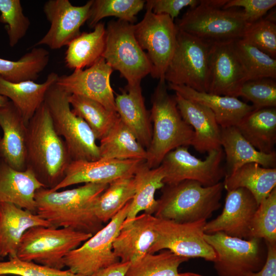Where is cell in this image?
Masks as SVG:
<instances>
[{
  "label": "cell",
  "instance_id": "cell-1",
  "mask_svg": "<svg viewBox=\"0 0 276 276\" xmlns=\"http://www.w3.org/2000/svg\"><path fill=\"white\" fill-rule=\"evenodd\" d=\"M108 185L86 183L61 191L41 188L35 194L36 213L53 227L94 235L103 227L95 213L96 201Z\"/></svg>",
  "mask_w": 276,
  "mask_h": 276
},
{
  "label": "cell",
  "instance_id": "cell-2",
  "mask_svg": "<svg viewBox=\"0 0 276 276\" xmlns=\"http://www.w3.org/2000/svg\"><path fill=\"white\" fill-rule=\"evenodd\" d=\"M27 126V168L46 188H52L63 178L72 160L64 141L54 129L44 102Z\"/></svg>",
  "mask_w": 276,
  "mask_h": 276
},
{
  "label": "cell",
  "instance_id": "cell-3",
  "mask_svg": "<svg viewBox=\"0 0 276 276\" xmlns=\"http://www.w3.org/2000/svg\"><path fill=\"white\" fill-rule=\"evenodd\" d=\"M150 118L152 125V139L146 149V165L158 167L165 156L181 146H192L194 131L182 119L174 96L168 92L165 79L159 80L151 97Z\"/></svg>",
  "mask_w": 276,
  "mask_h": 276
},
{
  "label": "cell",
  "instance_id": "cell-4",
  "mask_svg": "<svg viewBox=\"0 0 276 276\" xmlns=\"http://www.w3.org/2000/svg\"><path fill=\"white\" fill-rule=\"evenodd\" d=\"M223 189L222 182L209 187L191 180L165 185L154 216L179 223L206 220L220 207Z\"/></svg>",
  "mask_w": 276,
  "mask_h": 276
},
{
  "label": "cell",
  "instance_id": "cell-5",
  "mask_svg": "<svg viewBox=\"0 0 276 276\" xmlns=\"http://www.w3.org/2000/svg\"><path fill=\"white\" fill-rule=\"evenodd\" d=\"M227 0H200L175 21L181 31L211 43L242 38L249 24L243 10L223 9Z\"/></svg>",
  "mask_w": 276,
  "mask_h": 276
},
{
  "label": "cell",
  "instance_id": "cell-6",
  "mask_svg": "<svg viewBox=\"0 0 276 276\" xmlns=\"http://www.w3.org/2000/svg\"><path fill=\"white\" fill-rule=\"evenodd\" d=\"M70 95L56 83L47 92L44 102L54 129L64 141L72 161L97 160L100 158L97 140L85 121L73 112Z\"/></svg>",
  "mask_w": 276,
  "mask_h": 276
},
{
  "label": "cell",
  "instance_id": "cell-7",
  "mask_svg": "<svg viewBox=\"0 0 276 276\" xmlns=\"http://www.w3.org/2000/svg\"><path fill=\"white\" fill-rule=\"evenodd\" d=\"M92 236L70 228L33 227L23 235L16 256L21 260L63 269L65 257Z\"/></svg>",
  "mask_w": 276,
  "mask_h": 276
},
{
  "label": "cell",
  "instance_id": "cell-8",
  "mask_svg": "<svg viewBox=\"0 0 276 276\" xmlns=\"http://www.w3.org/2000/svg\"><path fill=\"white\" fill-rule=\"evenodd\" d=\"M133 25L119 19L109 21L102 55L113 70L118 71L127 80L128 86L141 84L152 71L146 53L136 39Z\"/></svg>",
  "mask_w": 276,
  "mask_h": 276
},
{
  "label": "cell",
  "instance_id": "cell-9",
  "mask_svg": "<svg viewBox=\"0 0 276 276\" xmlns=\"http://www.w3.org/2000/svg\"><path fill=\"white\" fill-rule=\"evenodd\" d=\"M212 43L178 29L174 52L164 75L165 81L208 93Z\"/></svg>",
  "mask_w": 276,
  "mask_h": 276
},
{
  "label": "cell",
  "instance_id": "cell-10",
  "mask_svg": "<svg viewBox=\"0 0 276 276\" xmlns=\"http://www.w3.org/2000/svg\"><path fill=\"white\" fill-rule=\"evenodd\" d=\"M130 202H128L106 226L70 251L64 259L65 267L74 273L89 276L119 262L113 250V243L127 217Z\"/></svg>",
  "mask_w": 276,
  "mask_h": 276
},
{
  "label": "cell",
  "instance_id": "cell-11",
  "mask_svg": "<svg viewBox=\"0 0 276 276\" xmlns=\"http://www.w3.org/2000/svg\"><path fill=\"white\" fill-rule=\"evenodd\" d=\"M204 238L217 254L214 268L219 276H245L259 271L265 263L261 239H244L221 232L204 234Z\"/></svg>",
  "mask_w": 276,
  "mask_h": 276
},
{
  "label": "cell",
  "instance_id": "cell-12",
  "mask_svg": "<svg viewBox=\"0 0 276 276\" xmlns=\"http://www.w3.org/2000/svg\"><path fill=\"white\" fill-rule=\"evenodd\" d=\"M146 9L143 19L133 25L134 33L140 47L147 52L151 76L163 79L174 52L178 29L169 15Z\"/></svg>",
  "mask_w": 276,
  "mask_h": 276
},
{
  "label": "cell",
  "instance_id": "cell-13",
  "mask_svg": "<svg viewBox=\"0 0 276 276\" xmlns=\"http://www.w3.org/2000/svg\"><path fill=\"white\" fill-rule=\"evenodd\" d=\"M206 223L204 220L179 223L155 217L157 238L149 253L168 249L188 259L200 258L214 262L217 254L204 238Z\"/></svg>",
  "mask_w": 276,
  "mask_h": 276
},
{
  "label": "cell",
  "instance_id": "cell-14",
  "mask_svg": "<svg viewBox=\"0 0 276 276\" xmlns=\"http://www.w3.org/2000/svg\"><path fill=\"white\" fill-rule=\"evenodd\" d=\"M224 153L222 148L208 152L204 160L192 155L188 147H178L164 157L161 164L165 171V185H174L186 180H194L204 187L219 182L226 174L221 166Z\"/></svg>",
  "mask_w": 276,
  "mask_h": 276
},
{
  "label": "cell",
  "instance_id": "cell-15",
  "mask_svg": "<svg viewBox=\"0 0 276 276\" xmlns=\"http://www.w3.org/2000/svg\"><path fill=\"white\" fill-rule=\"evenodd\" d=\"M93 0L82 6H74L68 0H49L43 6V12L50 27L34 47L45 45L57 50L67 45L80 34V28L87 21Z\"/></svg>",
  "mask_w": 276,
  "mask_h": 276
},
{
  "label": "cell",
  "instance_id": "cell-16",
  "mask_svg": "<svg viewBox=\"0 0 276 276\" xmlns=\"http://www.w3.org/2000/svg\"><path fill=\"white\" fill-rule=\"evenodd\" d=\"M113 71L101 57L85 70H76L70 75L58 76L56 84L67 93L91 99L117 112L110 84Z\"/></svg>",
  "mask_w": 276,
  "mask_h": 276
},
{
  "label": "cell",
  "instance_id": "cell-17",
  "mask_svg": "<svg viewBox=\"0 0 276 276\" xmlns=\"http://www.w3.org/2000/svg\"><path fill=\"white\" fill-rule=\"evenodd\" d=\"M145 161L134 159H103L95 161L73 160L62 180L52 191L81 183L109 184L124 177L133 176Z\"/></svg>",
  "mask_w": 276,
  "mask_h": 276
},
{
  "label": "cell",
  "instance_id": "cell-18",
  "mask_svg": "<svg viewBox=\"0 0 276 276\" xmlns=\"http://www.w3.org/2000/svg\"><path fill=\"white\" fill-rule=\"evenodd\" d=\"M258 206L252 194L245 188L227 191L221 214L206 223L204 233L221 232L232 237L249 239L251 221Z\"/></svg>",
  "mask_w": 276,
  "mask_h": 276
},
{
  "label": "cell",
  "instance_id": "cell-19",
  "mask_svg": "<svg viewBox=\"0 0 276 276\" xmlns=\"http://www.w3.org/2000/svg\"><path fill=\"white\" fill-rule=\"evenodd\" d=\"M234 41L212 43L209 93L237 97L240 86L247 81Z\"/></svg>",
  "mask_w": 276,
  "mask_h": 276
},
{
  "label": "cell",
  "instance_id": "cell-20",
  "mask_svg": "<svg viewBox=\"0 0 276 276\" xmlns=\"http://www.w3.org/2000/svg\"><path fill=\"white\" fill-rule=\"evenodd\" d=\"M0 128L3 132L0 142L2 160L15 170H26L27 126L10 101L0 107Z\"/></svg>",
  "mask_w": 276,
  "mask_h": 276
},
{
  "label": "cell",
  "instance_id": "cell-21",
  "mask_svg": "<svg viewBox=\"0 0 276 276\" xmlns=\"http://www.w3.org/2000/svg\"><path fill=\"white\" fill-rule=\"evenodd\" d=\"M174 98L182 119L194 131L192 146L195 149L200 153H208L222 148L221 127L212 111L178 93H175Z\"/></svg>",
  "mask_w": 276,
  "mask_h": 276
},
{
  "label": "cell",
  "instance_id": "cell-22",
  "mask_svg": "<svg viewBox=\"0 0 276 276\" xmlns=\"http://www.w3.org/2000/svg\"><path fill=\"white\" fill-rule=\"evenodd\" d=\"M155 217L143 213L122 228L113 243V250L121 262L134 263L149 252L156 241Z\"/></svg>",
  "mask_w": 276,
  "mask_h": 276
},
{
  "label": "cell",
  "instance_id": "cell-23",
  "mask_svg": "<svg viewBox=\"0 0 276 276\" xmlns=\"http://www.w3.org/2000/svg\"><path fill=\"white\" fill-rule=\"evenodd\" d=\"M38 226H52L36 213L12 203H0V258L16 256L23 235Z\"/></svg>",
  "mask_w": 276,
  "mask_h": 276
},
{
  "label": "cell",
  "instance_id": "cell-24",
  "mask_svg": "<svg viewBox=\"0 0 276 276\" xmlns=\"http://www.w3.org/2000/svg\"><path fill=\"white\" fill-rule=\"evenodd\" d=\"M42 188L46 187L31 169L18 171L2 160L0 163V203H12L36 213L35 194Z\"/></svg>",
  "mask_w": 276,
  "mask_h": 276
},
{
  "label": "cell",
  "instance_id": "cell-25",
  "mask_svg": "<svg viewBox=\"0 0 276 276\" xmlns=\"http://www.w3.org/2000/svg\"><path fill=\"white\" fill-rule=\"evenodd\" d=\"M115 105L120 119L147 149L152 139V125L141 84L127 85L125 89H121V94H116Z\"/></svg>",
  "mask_w": 276,
  "mask_h": 276
},
{
  "label": "cell",
  "instance_id": "cell-26",
  "mask_svg": "<svg viewBox=\"0 0 276 276\" xmlns=\"http://www.w3.org/2000/svg\"><path fill=\"white\" fill-rule=\"evenodd\" d=\"M167 87L183 97L210 108L221 128L235 126L244 117L255 109L237 97L199 92L185 85L168 83Z\"/></svg>",
  "mask_w": 276,
  "mask_h": 276
},
{
  "label": "cell",
  "instance_id": "cell-27",
  "mask_svg": "<svg viewBox=\"0 0 276 276\" xmlns=\"http://www.w3.org/2000/svg\"><path fill=\"white\" fill-rule=\"evenodd\" d=\"M221 146L226 160L225 175L250 163H256L264 168H276L275 151L266 154L258 151L235 126L221 127Z\"/></svg>",
  "mask_w": 276,
  "mask_h": 276
},
{
  "label": "cell",
  "instance_id": "cell-28",
  "mask_svg": "<svg viewBox=\"0 0 276 276\" xmlns=\"http://www.w3.org/2000/svg\"><path fill=\"white\" fill-rule=\"evenodd\" d=\"M58 77L57 74L52 72L45 81L37 83L34 81L12 83L0 77V95L7 98L14 105L27 125L44 102L47 92L56 83Z\"/></svg>",
  "mask_w": 276,
  "mask_h": 276
},
{
  "label": "cell",
  "instance_id": "cell-29",
  "mask_svg": "<svg viewBox=\"0 0 276 276\" xmlns=\"http://www.w3.org/2000/svg\"><path fill=\"white\" fill-rule=\"evenodd\" d=\"M235 127L258 151L266 154L275 151V107L254 109L244 117Z\"/></svg>",
  "mask_w": 276,
  "mask_h": 276
},
{
  "label": "cell",
  "instance_id": "cell-30",
  "mask_svg": "<svg viewBox=\"0 0 276 276\" xmlns=\"http://www.w3.org/2000/svg\"><path fill=\"white\" fill-rule=\"evenodd\" d=\"M223 183L227 191L239 188L246 189L259 205L276 188V168H264L256 163H248L226 175Z\"/></svg>",
  "mask_w": 276,
  "mask_h": 276
},
{
  "label": "cell",
  "instance_id": "cell-31",
  "mask_svg": "<svg viewBox=\"0 0 276 276\" xmlns=\"http://www.w3.org/2000/svg\"><path fill=\"white\" fill-rule=\"evenodd\" d=\"M165 176L164 169L162 165L151 169L145 162L141 165L134 174L135 192L122 226L132 222L141 211H144L145 213L149 215L155 213L157 207L155 194L157 190L164 187L163 179Z\"/></svg>",
  "mask_w": 276,
  "mask_h": 276
},
{
  "label": "cell",
  "instance_id": "cell-32",
  "mask_svg": "<svg viewBox=\"0 0 276 276\" xmlns=\"http://www.w3.org/2000/svg\"><path fill=\"white\" fill-rule=\"evenodd\" d=\"M98 146L99 159L146 161L147 158L146 149L120 118Z\"/></svg>",
  "mask_w": 276,
  "mask_h": 276
},
{
  "label": "cell",
  "instance_id": "cell-33",
  "mask_svg": "<svg viewBox=\"0 0 276 276\" xmlns=\"http://www.w3.org/2000/svg\"><path fill=\"white\" fill-rule=\"evenodd\" d=\"M94 29L91 32L81 33L67 45L65 62L68 68L82 70L102 57L106 38L104 24L99 22Z\"/></svg>",
  "mask_w": 276,
  "mask_h": 276
},
{
  "label": "cell",
  "instance_id": "cell-34",
  "mask_svg": "<svg viewBox=\"0 0 276 276\" xmlns=\"http://www.w3.org/2000/svg\"><path fill=\"white\" fill-rule=\"evenodd\" d=\"M50 53L34 47L16 61L0 58V77L12 83L36 80L49 63Z\"/></svg>",
  "mask_w": 276,
  "mask_h": 276
},
{
  "label": "cell",
  "instance_id": "cell-35",
  "mask_svg": "<svg viewBox=\"0 0 276 276\" xmlns=\"http://www.w3.org/2000/svg\"><path fill=\"white\" fill-rule=\"evenodd\" d=\"M68 101L73 112L88 124L96 140L104 137L119 118L117 112L91 99L70 94Z\"/></svg>",
  "mask_w": 276,
  "mask_h": 276
},
{
  "label": "cell",
  "instance_id": "cell-36",
  "mask_svg": "<svg viewBox=\"0 0 276 276\" xmlns=\"http://www.w3.org/2000/svg\"><path fill=\"white\" fill-rule=\"evenodd\" d=\"M136 180L134 175L117 179L97 198L95 213L103 223L110 221L135 194Z\"/></svg>",
  "mask_w": 276,
  "mask_h": 276
},
{
  "label": "cell",
  "instance_id": "cell-37",
  "mask_svg": "<svg viewBox=\"0 0 276 276\" xmlns=\"http://www.w3.org/2000/svg\"><path fill=\"white\" fill-rule=\"evenodd\" d=\"M245 71L247 81L261 78L276 79V60L242 38L233 42Z\"/></svg>",
  "mask_w": 276,
  "mask_h": 276
},
{
  "label": "cell",
  "instance_id": "cell-38",
  "mask_svg": "<svg viewBox=\"0 0 276 276\" xmlns=\"http://www.w3.org/2000/svg\"><path fill=\"white\" fill-rule=\"evenodd\" d=\"M189 259L168 249L157 254L148 253L130 264L125 276H178V267Z\"/></svg>",
  "mask_w": 276,
  "mask_h": 276
},
{
  "label": "cell",
  "instance_id": "cell-39",
  "mask_svg": "<svg viewBox=\"0 0 276 276\" xmlns=\"http://www.w3.org/2000/svg\"><path fill=\"white\" fill-rule=\"evenodd\" d=\"M145 3L142 0H93L87 22L89 28H94L103 18L114 16L133 24Z\"/></svg>",
  "mask_w": 276,
  "mask_h": 276
},
{
  "label": "cell",
  "instance_id": "cell-40",
  "mask_svg": "<svg viewBox=\"0 0 276 276\" xmlns=\"http://www.w3.org/2000/svg\"><path fill=\"white\" fill-rule=\"evenodd\" d=\"M276 243V188L259 205L251 221L249 239Z\"/></svg>",
  "mask_w": 276,
  "mask_h": 276
},
{
  "label": "cell",
  "instance_id": "cell-41",
  "mask_svg": "<svg viewBox=\"0 0 276 276\" xmlns=\"http://www.w3.org/2000/svg\"><path fill=\"white\" fill-rule=\"evenodd\" d=\"M0 21L6 25L11 47L16 45L26 34L30 25L19 0H0Z\"/></svg>",
  "mask_w": 276,
  "mask_h": 276
},
{
  "label": "cell",
  "instance_id": "cell-42",
  "mask_svg": "<svg viewBox=\"0 0 276 276\" xmlns=\"http://www.w3.org/2000/svg\"><path fill=\"white\" fill-rule=\"evenodd\" d=\"M252 103L255 109L276 107V81L265 78L244 82L237 93Z\"/></svg>",
  "mask_w": 276,
  "mask_h": 276
},
{
  "label": "cell",
  "instance_id": "cell-43",
  "mask_svg": "<svg viewBox=\"0 0 276 276\" xmlns=\"http://www.w3.org/2000/svg\"><path fill=\"white\" fill-rule=\"evenodd\" d=\"M242 38L275 59V22L261 18L248 26Z\"/></svg>",
  "mask_w": 276,
  "mask_h": 276
},
{
  "label": "cell",
  "instance_id": "cell-44",
  "mask_svg": "<svg viewBox=\"0 0 276 276\" xmlns=\"http://www.w3.org/2000/svg\"><path fill=\"white\" fill-rule=\"evenodd\" d=\"M0 274L18 276H82L70 270L56 269L33 262L21 260L15 256L0 261Z\"/></svg>",
  "mask_w": 276,
  "mask_h": 276
},
{
  "label": "cell",
  "instance_id": "cell-45",
  "mask_svg": "<svg viewBox=\"0 0 276 276\" xmlns=\"http://www.w3.org/2000/svg\"><path fill=\"white\" fill-rule=\"evenodd\" d=\"M275 5V0H227L222 8L242 7L247 21L251 24L261 19Z\"/></svg>",
  "mask_w": 276,
  "mask_h": 276
},
{
  "label": "cell",
  "instance_id": "cell-46",
  "mask_svg": "<svg viewBox=\"0 0 276 276\" xmlns=\"http://www.w3.org/2000/svg\"><path fill=\"white\" fill-rule=\"evenodd\" d=\"M199 3L198 0H148L146 1V8L156 14L168 15L174 20L182 8H193Z\"/></svg>",
  "mask_w": 276,
  "mask_h": 276
},
{
  "label": "cell",
  "instance_id": "cell-47",
  "mask_svg": "<svg viewBox=\"0 0 276 276\" xmlns=\"http://www.w3.org/2000/svg\"><path fill=\"white\" fill-rule=\"evenodd\" d=\"M265 243L267 255L264 264L259 271L249 272L245 276H276V243Z\"/></svg>",
  "mask_w": 276,
  "mask_h": 276
},
{
  "label": "cell",
  "instance_id": "cell-48",
  "mask_svg": "<svg viewBox=\"0 0 276 276\" xmlns=\"http://www.w3.org/2000/svg\"><path fill=\"white\" fill-rule=\"evenodd\" d=\"M129 265V262L123 263L119 261L101 269L89 276H125Z\"/></svg>",
  "mask_w": 276,
  "mask_h": 276
},
{
  "label": "cell",
  "instance_id": "cell-49",
  "mask_svg": "<svg viewBox=\"0 0 276 276\" xmlns=\"http://www.w3.org/2000/svg\"><path fill=\"white\" fill-rule=\"evenodd\" d=\"M178 276H205L198 273L194 272H184V273H179Z\"/></svg>",
  "mask_w": 276,
  "mask_h": 276
},
{
  "label": "cell",
  "instance_id": "cell-50",
  "mask_svg": "<svg viewBox=\"0 0 276 276\" xmlns=\"http://www.w3.org/2000/svg\"><path fill=\"white\" fill-rule=\"evenodd\" d=\"M9 101L7 98L0 95V107L6 104Z\"/></svg>",
  "mask_w": 276,
  "mask_h": 276
},
{
  "label": "cell",
  "instance_id": "cell-51",
  "mask_svg": "<svg viewBox=\"0 0 276 276\" xmlns=\"http://www.w3.org/2000/svg\"><path fill=\"white\" fill-rule=\"evenodd\" d=\"M1 137L2 136L0 134V142H1ZM1 161H2V159H1V153H0V163L1 162Z\"/></svg>",
  "mask_w": 276,
  "mask_h": 276
},
{
  "label": "cell",
  "instance_id": "cell-52",
  "mask_svg": "<svg viewBox=\"0 0 276 276\" xmlns=\"http://www.w3.org/2000/svg\"><path fill=\"white\" fill-rule=\"evenodd\" d=\"M0 276H8V275H6V274H0Z\"/></svg>",
  "mask_w": 276,
  "mask_h": 276
},
{
  "label": "cell",
  "instance_id": "cell-53",
  "mask_svg": "<svg viewBox=\"0 0 276 276\" xmlns=\"http://www.w3.org/2000/svg\"><path fill=\"white\" fill-rule=\"evenodd\" d=\"M3 259H2L1 258H0V261L2 260Z\"/></svg>",
  "mask_w": 276,
  "mask_h": 276
}]
</instances>
